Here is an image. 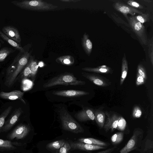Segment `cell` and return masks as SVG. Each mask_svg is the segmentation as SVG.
I'll return each instance as SVG.
<instances>
[{
  "instance_id": "obj_1",
  "label": "cell",
  "mask_w": 153,
  "mask_h": 153,
  "mask_svg": "<svg viewBox=\"0 0 153 153\" xmlns=\"http://www.w3.org/2000/svg\"><path fill=\"white\" fill-rule=\"evenodd\" d=\"M32 50L19 52L7 71L5 85L10 87L14 83L19 75L27 64Z\"/></svg>"
},
{
  "instance_id": "obj_2",
  "label": "cell",
  "mask_w": 153,
  "mask_h": 153,
  "mask_svg": "<svg viewBox=\"0 0 153 153\" xmlns=\"http://www.w3.org/2000/svg\"><path fill=\"white\" fill-rule=\"evenodd\" d=\"M15 6L23 9L47 11L53 10L58 6L42 0H15L11 1Z\"/></svg>"
},
{
  "instance_id": "obj_3",
  "label": "cell",
  "mask_w": 153,
  "mask_h": 153,
  "mask_svg": "<svg viewBox=\"0 0 153 153\" xmlns=\"http://www.w3.org/2000/svg\"><path fill=\"white\" fill-rule=\"evenodd\" d=\"M85 84V82L77 79L72 74L66 72L50 79L43 85V87L48 88L58 85L76 86Z\"/></svg>"
},
{
  "instance_id": "obj_4",
  "label": "cell",
  "mask_w": 153,
  "mask_h": 153,
  "mask_svg": "<svg viewBox=\"0 0 153 153\" xmlns=\"http://www.w3.org/2000/svg\"><path fill=\"white\" fill-rule=\"evenodd\" d=\"M60 119L64 130L75 134L84 132L83 127L63 108L60 111Z\"/></svg>"
},
{
  "instance_id": "obj_5",
  "label": "cell",
  "mask_w": 153,
  "mask_h": 153,
  "mask_svg": "<svg viewBox=\"0 0 153 153\" xmlns=\"http://www.w3.org/2000/svg\"><path fill=\"white\" fill-rule=\"evenodd\" d=\"M143 136V131L140 128H136L133 135L126 145L120 151V153H128L136 150L140 146Z\"/></svg>"
},
{
  "instance_id": "obj_6",
  "label": "cell",
  "mask_w": 153,
  "mask_h": 153,
  "mask_svg": "<svg viewBox=\"0 0 153 153\" xmlns=\"http://www.w3.org/2000/svg\"><path fill=\"white\" fill-rule=\"evenodd\" d=\"M128 21L140 42L143 45H147L148 39L144 25L137 21L134 16L128 17Z\"/></svg>"
},
{
  "instance_id": "obj_7",
  "label": "cell",
  "mask_w": 153,
  "mask_h": 153,
  "mask_svg": "<svg viewBox=\"0 0 153 153\" xmlns=\"http://www.w3.org/2000/svg\"><path fill=\"white\" fill-rule=\"evenodd\" d=\"M30 130V126L27 124H21L17 126L7 136L8 139L13 140L22 139L25 137Z\"/></svg>"
},
{
  "instance_id": "obj_8",
  "label": "cell",
  "mask_w": 153,
  "mask_h": 153,
  "mask_svg": "<svg viewBox=\"0 0 153 153\" xmlns=\"http://www.w3.org/2000/svg\"><path fill=\"white\" fill-rule=\"evenodd\" d=\"M113 6L116 10L122 13L127 20L128 19L127 16L128 14L131 15V16H134L136 13L139 14H143L142 12L136 8H133L120 2L114 3Z\"/></svg>"
},
{
  "instance_id": "obj_9",
  "label": "cell",
  "mask_w": 153,
  "mask_h": 153,
  "mask_svg": "<svg viewBox=\"0 0 153 153\" xmlns=\"http://www.w3.org/2000/svg\"><path fill=\"white\" fill-rule=\"evenodd\" d=\"M81 74L84 77L99 86H107L111 83L108 79L100 75L85 72H82Z\"/></svg>"
},
{
  "instance_id": "obj_10",
  "label": "cell",
  "mask_w": 153,
  "mask_h": 153,
  "mask_svg": "<svg viewBox=\"0 0 153 153\" xmlns=\"http://www.w3.org/2000/svg\"><path fill=\"white\" fill-rule=\"evenodd\" d=\"M22 112L23 111L20 107L14 111L8 119L5 122L1 132H6L10 129L18 121Z\"/></svg>"
},
{
  "instance_id": "obj_11",
  "label": "cell",
  "mask_w": 153,
  "mask_h": 153,
  "mask_svg": "<svg viewBox=\"0 0 153 153\" xmlns=\"http://www.w3.org/2000/svg\"><path fill=\"white\" fill-rule=\"evenodd\" d=\"M71 150H79L84 151H93L106 149L105 147L93 145L80 142L70 141Z\"/></svg>"
},
{
  "instance_id": "obj_12",
  "label": "cell",
  "mask_w": 153,
  "mask_h": 153,
  "mask_svg": "<svg viewBox=\"0 0 153 153\" xmlns=\"http://www.w3.org/2000/svg\"><path fill=\"white\" fill-rule=\"evenodd\" d=\"M105 114L107 118L105 123L104 128L106 132L110 130L113 132L117 129L118 122L121 116L115 113L111 114L107 111L105 112Z\"/></svg>"
},
{
  "instance_id": "obj_13",
  "label": "cell",
  "mask_w": 153,
  "mask_h": 153,
  "mask_svg": "<svg viewBox=\"0 0 153 153\" xmlns=\"http://www.w3.org/2000/svg\"><path fill=\"white\" fill-rule=\"evenodd\" d=\"M2 32L8 37L21 45V38L17 28L12 25H7L3 27Z\"/></svg>"
},
{
  "instance_id": "obj_14",
  "label": "cell",
  "mask_w": 153,
  "mask_h": 153,
  "mask_svg": "<svg viewBox=\"0 0 153 153\" xmlns=\"http://www.w3.org/2000/svg\"><path fill=\"white\" fill-rule=\"evenodd\" d=\"M53 94L56 95L68 97H77L88 95L87 92L76 90H70L54 91Z\"/></svg>"
},
{
  "instance_id": "obj_15",
  "label": "cell",
  "mask_w": 153,
  "mask_h": 153,
  "mask_svg": "<svg viewBox=\"0 0 153 153\" xmlns=\"http://www.w3.org/2000/svg\"><path fill=\"white\" fill-rule=\"evenodd\" d=\"M74 116L79 121L81 122L94 120L95 119L94 112L89 108L83 109L75 114Z\"/></svg>"
},
{
  "instance_id": "obj_16",
  "label": "cell",
  "mask_w": 153,
  "mask_h": 153,
  "mask_svg": "<svg viewBox=\"0 0 153 153\" xmlns=\"http://www.w3.org/2000/svg\"><path fill=\"white\" fill-rule=\"evenodd\" d=\"M24 94V92L19 90H15L8 92L1 91L0 93V97L10 100H20L25 102L22 100Z\"/></svg>"
},
{
  "instance_id": "obj_17",
  "label": "cell",
  "mask_w": 153,
  "mask_h": 153,
  "mask_svg": "<svg viewBox=\"0 0 153 153\" xmlns=\"http://www.w3.org/2000/svg\"><path fill=\"white\" fill-rule=\"evenodd\" d=\"M82 70L85 71L95 73L108 74H112L113 73L112 69L105 65L96 68L85 67L82 68Z\"/></svg>"
},
{
  "instance_id": "obj_18",
  "label": "cell",
  "mask_w": 153,
  "mask_h": 153,
  "mask_svg": "<svg viewBox=\"0 0 153 153\" xmlns=\"http://www.w3.org/2000/svg\"><path fill=\"white\" fill-rule=\"evenodd\" d=\"M82 46L85 53L89 56L92 49V44L89 38V36L86 33H85L81 39Z\"/></svg>"
},
{
  "instance_id": "obj_19",
  "label": "cell",
  "mask_w": 153,
  "mask_h": 153,
  "mask_svg": "<svg viewBox=\"0 0 153 153\" xmlns=\"http://www.w3.org/2000/svg\"><path fill=\"white\" fill-rule=\"evenodd\" d=\"M21 143L17 142H13L10 140L0 139V150L11 151L16 149L15 146H20Z\"/></svg>"
},
{
  "instance_id": "obj_20",
  "label": "cell",
  "mask_w": 153,
  "mask_h": 153,
  "mask_svg": "<svg viewBox=\"0 0 153 153\" xmlns=\"http://www.w3.org/2000/svg\"><path fill=\"white\" fill-rule=\"evenodd\" d=\"M0 37L16 50H17L19 52H24L25 51V49L22 47L21 45L8 37L1 30H0Z\"/></svg>"
},
{
  "instance_id": "obj_21",
  "label": "cell",
  "mask_w": 153,
  "mask_h": 153,
  "mask_svg": "<svg viewBox=\"0 0 153 153\" xmlns=\"http://www.w3.org/2000/svg\"><path fill=\"white\" fill-rule=\"evenodd\" d=\"M79 142L93 145L104 147L108 146L109 143L92 138H80L78 140Z\"/></svg>"
},
{
  "instance_id": "obj_22",
  "label": "cell",
  "mask_w": 153,
  "mask_h": 153,
  "mask_svg": "<svg viewBox=\"0 0 153 153\" xmlns=\"http://www.w3.org/2000/svg\"><path fill=\"white\" fill-rule=\"evenodd\" d=\"M128 71V63L125 54H124L122 59L121 76L120 85H122L126 77Z\"/></svg>"
},
{
  "instance_id": "obj_23",
  "label": "cell",
  "mask_w": 153,
  "mask_h": 153,
  "mask_svg": "<svg viewBox=\"0 0 153 153\" xmlns=\"http://www.w3.org/2000/svg\"><path fill=\"white\" fill-rule=\"evenodd\" d=\"M29 61L30 63V68L31 71L30 77L33 82L35 79L39 65L37 60L34 59V57L31 55L30 56Z\"/></svg>"
},
{
  "instance_id": "obj_24",
  "label": "cell",
  "mask_w": 153,
  "mask_h": 153,
  "mask_svg": "<svg viewBox=\"0 0 153 153\" xmlns=\"http://www.w3.org/2000/svg\"><path fill=\"white\" fill-rule=\"evenodd\" d=\"M56 61L58 63L67 66L72 65L74 63V57L71 55H65L59 56L56 59Z\"/></svg>"
},
{
  "instance_id": "obj_25",
  "label": "cell",
  "mask_w": 153,
  "mask_h": 153,
  "mask_svg": "<svg viewBox=\"0 0 153 153\" xmlns=\"http://www.w3.org/2000/svg\"><path fill=\"white\" fill-rule=\"evenodd\" d=\"M95 120L100 128L103 127L105 119V114L102 111L100 110L96 111L94 113Z\"/></svg>"
},
{
  "instance_id": "obj_26",
  "label": "cell",
  "mask_w": 153,
  "mask_h": 153,
  "mask_svg": "<svg viewBox=\"0 0 153 153\" xmlns=\"http://www.w3.org/2000/svg\"><path fill=\"white\" fill-rule=\"evenodd\" d=\"M10 48L4 47L0 50V62L4 61L7 56L16 51Z\"/></svg>"
},
{
  "instance_id": "obj_27",
  "label": "cell",
  "mask_w": 153,
  "mask_h": 153,
  "mask_svg": "<svg viewBox=\"0 0 153 153\" xmlns=\"http://www.w3.org/2000/svg\"><path fill=\"white\" fill-rule=\"evenodd\" d=\"M65 141L64 140H61L49 143L47 145L46 148L52 150H59Z\"/></svg>"
},
{
  "instance_id": "obj_28",
  "label": "cell",
  "mask_w": 153,
  "mask_h": 153,
  "mask_svg": "<svg viewBox=\"0 0 153 153\" xmlns=\"http://www.w3.org/2000/svg\"><path fill=\"white\" fill-rule=\"evenodd\" d=\"M13 107L11 106H9L0 115V133L5 122V119L11 112Z\"/></svg>"
},
{
  "instance_id": "obj_29",
  "label": "cell",
  "mask_w": 153,
  "mask_h": 153,
  "mask_svg": "<svg viewBox=\"0 0 153 153\" xmlns=\"http://www.w3.org/2000/svg\"><path fill=\"white\" fill-rule=\"evenodd\" d=\"M123 133L122 132H117L114 134L111 138V142L113 145L120 143L123 140Z\"/></svg>"
},
{
  "instance_id": "obj_30",
  "label": "cell",
  "mask_w": 153,
  "mask_h": 153,
  "mask_svg": "<svg viewBox=\"0 0 153 153\" xmlns=\"http://www.w3.org/2000/svg\"><path fill=\"white\" fill-rule=\"evenodd\" d=\"M148 47V55L151 63L153 65V37L148 39L147 45Z\"/></svg>"
},
{
  "instance_id": "obj_31",
  "label": "cell",
  "mask_w": 153,
  "mask_h": 153,
  "mask_svg": "<svg viewBox=\"0 0 153 153\" xmlns=\"http://www.w3.org/2000/svg\"><path fill=\"white\" fill-rule=\"evenodd\" d=\"M150 15L149 13L142 14L134 16L135 18L140 23H143L148 22L149 20Z\"/></svg>"
},
{
  "instance_id": "obj_32",
  "label": "cell",
  "mask_w": 153,
  "mask_h": 153,
  "mask_svg": "<svg viewBox=\"0 0 153 153\" xmlns=\"http://www.w3.org/2000/svg\"><path fill=\"white\" fill-rule=\"evenodd\" d=\"M71 149L69 143L65 141L59 149V153H68Z\"/></svg>"
},
{
  "instance_id": "obj_33",
  "label": "cell",
  "mask_w": 153,
  "mask_h": 153,
  "mask_svg": "<svg viewBox=\"0 0 153 153\" xmlns=\"http://www.w3.org/2000/svg\"><path fill=\"white\" fill-rule=\"evenodd\" d=\"M126 126V122L125 119L120 117L117 124V129L121 131H123Z\"/></svg>"
},
{
  "instance_id": "obj_34",
  "label": "cell",
  "mask_w": 153,
  "mask_h": 153,
  "mask_svg": "<svg viewBox=\"0 0 153 153\" xmlns=\"http://www.w3.org/2000/svg\"><path fill=\"white\" fill-rule=\"evenodd\" d=\"M137 74L142 76L145 80L146 79L147 76L146 70L141 64H139L137 66Z\"/></svg>"
},
{
  "instance_id": "obj_35",
  "label": "cell",
  "mask_w": 153,
  "mask_h": 153,
  "mask_svg": "<svg viewBox=\"0 0 153 153\" xmlns=\"http://www.w3.org/2000/svg\"><path fill=\"white\" fill-rule=\"evenodd\" d=\"M23 70L22 77L23 79L30 77L31 71L30 68V63L29 61Z\"/></svg>"
},
{
  "instance_id": "obj_36",
  "label": "cell",
  "mask_w": 153,
  "mask_h": 153,
  "mask_svg": "<svg viewBox=\"0 0 153 153\" xmlns=\"http://www.w3.org/2000/svg\"><path fill=\"white\" fill-rule=\"evenodd\" d=\"M142 114V111L139 107L136 106L134 108L132 112V116L134 118H139L141 116Z\"/></svg>"
},
{
  "instance_id": "obj_37",
  "label": "cell",
  "mask_w": 153,
  "mask_h": 153,
  "mask_svg": "<svg viewBox=\"0 0 153 153\" xmlns=\"http://www.w3.org/2000/svg\"><path fill=\"white\" fill-rule=\"evenodd\" d=\"M127 3L129 6L134 8L142 9L143 8V7L141 4L134 0H128Z\"/></svg>"
},
{
  "instance_id": "obj_38",
  "label": "cell",
  "mask_w": 153,
  "mask_h": 153,
  "mask_svg": "<svg viewBox=\"0 0 153 153\" xmlns=\"http://www.w3.org/2000/svg\"><path fill=\"white\" fill-rule=\"evenodd\" d=\"M146 80L141 76L137 73L136 80V85L137 86L140 85L144 83Z\"/></svg>"
},
{
  "instance_id": "obj_39",
  "label": "cell",
  "mask_w": 153,
  "mask_h": 153,
  "mask_svg": "<svg viewBox=\"0 0 153 153\" xmlns=\"http://www.w3.org/2000/svg\"><path fill=\"white\" fill-rule=\"evenodd\" d=\"M117 148V146L109 148L106 150L100 151L95 153H111Z\"/></svg>"
},
{
  "instance_id": "obj_40",
  "label": "cell",
  "mask_w": 153,
  "mask_h": 153,
  "mask_svg": "<svg viewBox=\"0 0 153 153\" xmlns=\"http://www.w3.org/2000/svg\"><path fill=\"white\" fill-rule=\"evenodd\" d=\"M61 2H76L80 1V0H60Z\"/></svg>"
},
{
  "instance_id": "obj_41",
  "label": "cell",
  "mask_w": 153,
  "mask_h": 153,
  "mask_svg": "<svg viewBox=\"0 0 153 153\" xmlns=\"http://www.w3.org/2000/svg\"><path fill=\"white\" fill-rule=\"evenodd\" d=\"M1 43L0 42V48L1 47Z\"/></svg>"
}]
</instances>
